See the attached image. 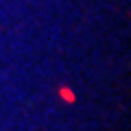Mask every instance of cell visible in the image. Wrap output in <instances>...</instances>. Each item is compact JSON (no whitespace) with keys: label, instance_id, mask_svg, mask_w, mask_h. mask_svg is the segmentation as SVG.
<instances>
[{"label":"cell","instance_id":"6da1fadb","mask_svg":"<svg viewBox=\"0 0 131 131\" xmlns=\"http://www.w3.org/2000/svg\"><path fill=\"white\" fill-rule=\"evenodd\" d=\"M61 98H63V101H74V94L68 92V90H63V92H61Z\"/></svg>","mask_w":131,"mask_h":131}]
</instances>
